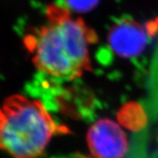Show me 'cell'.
I'll use <instances>...</instances> for the list:
<instances>
[{"label": "cell", "instance_id": "7a4b0ae2", "mask_svg": "<svg viewBox=\"0 0 158 158\" xmlns=\"http://www.w3.org/2000/svg\"><path fill=\"white\" fill-rule=\"evenodd\" d=\"M67 133L37 99L15 94L0 106V149L11 158L39 157L54 136Z\"/></svg>", "mask_w": 158, "mask_h": 158}, {"label": "cell", "instance_id": "5b68a950", "mask_svg": "<svg viewBox=\"0 0 158 158\" xmlns=\"http://www.w3.org/2000/svg\"><path fill=\"white\" fill-rule=\"evenodd\" d=\"M68 7L77 11L85 12L91 10L99 0H64Z\"/></svg>", "mask_w": 158, "mask_h": 158}, {"label": "cell", "instance_id": "3957f363", "mask_svg": "<svg viewBox=\"0 0 158 158\" xmlns=\"http://www.w3.org/2000/svg\"><path fill=\"white\" fill-rule=\"evenodd\" d=\"M87 142L96 158H122L128 149L126 133L110 118H100L90 126Z\"/></svg>", "mask_w": 158, "mask_h": 158}, {"label": "cell", "instance_id": "6da1fadb", "mask_svg": "<svg viewBox=\"0 0 158 158\" xmlns=\"http://www.w3.org/2000/svg\"><path fill=\"white\" fill-rule=\"evenodd\" d=\"M47 23L26 44L40 72L62 81H73L90 69V46L94 32L67 7L52 5L47 8Z\"/></svg>", "mask_w": 158, "mask_h": 158}, {"label": "cell", "instance_id": "277c9868", "mask_svg": "<svg viewBox=\"0 0 158 158\" xmlns=\"http://www.w3.org/2000/svg\"><path fill=\"white\" fill-rule=\"evenodd\" d=\"M108 42L118 56L135 57L146 48L148 34L140 23L127 19L113 25L108 34Z\"/></svg>", "mask_w": 158, "mask_h": 158}]
</instances>
